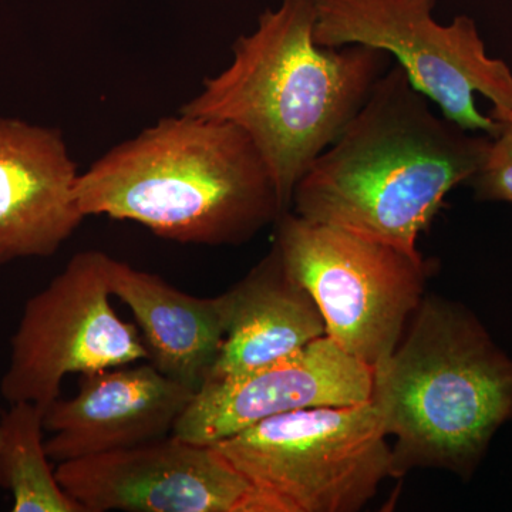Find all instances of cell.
<instances>
[{
	"label": "cell",
	"instance_id": "obj_1",
	"mask_svg": "<svg viewBox=\"0 0 512 512\" xmlns=\"http://www.w3.org/2000/svg\"><path fill=\"white\" fill-rule=\"evenodd\" d=\"M490 144L436 113L392 64L296 185L291 211L417 254L420 234L480 170Z\"/></svg>",
	"mask_w": 512,
	"mask_h": 512
},
{
	"label": "cell",
	"instance_id": "obj_2",
	"mask_svg": "<svg viewBox=\"0 0 512 512\" xmlns=\"http://www.w3.org/2000/svg\"><path fill=\"white\" fill-rule=\"evenodd\" d=\"M315 0H282L232 46L180 113L228 121L264 157L285 211L309 167L342 134L392 66L382 50L315 42Z\"/></svg>",
	"mask_w": 512,
	"mask_h": 512
},
{
	"label": "cell",
	"instance_id": "obj_3",
	"mask_svg": "<svg viewBox=\"0 0 512 512\" xmlns=\"http://www.w3.org/2000/svg\"><path fill=\"white\" fill-rule=\"evenodd\" d=\"M86 217L137 222L180 244L242 245L286 212L264 157L241 128L164 117L79 175Z\"/></svg>",
	"mask_w": 512,
	"mask_h": 512
},
{
	"label": "cell",
	"instance_id": "obj_4",
	"mask_svg": "<svg viewBox=\"0 0 512 512\" xmlns=\"http://www.w3.org/2000/svg\"><path fill=\"white\" fill-rule=\"evenodd\" d=\"M370 402L393 437V478L439 468L464 481L512 421V357L461 303L424 296Z\"/></svg>",
	"mask_w": 512,
	"mask_h": 512
},
{
	"label": "cell",
	"instance_id": "obj_5",
	"mask_svg": "<svg viewBox=\"0 0 512 512\" xmlns=\"http://www.w3.org/2000/svg\"><path fill=\"white\" fill-rule=\"evenodd\" d=\"M271 512H356L393 477L392 444L372 402L259 421L220 443Z\"/></svg>",
	"mask_w": 512,
	"mask_h": 512
},
{
	"label": "cell",
	"instance_id": "obj_6",
	"mask_svg": "<svg viewBox=\"0 0 512 512\" xmlns=\"http://www.w3.org/2000/svg\"><path fill=\"white\" fill-rule=\"evenodd\" d=\"M276 225L282 261L318 305L326 335L375 369L402 340L436 261L291 210Z\"/></svg>",
	"mask_w": 512,
	"mask_h": 512
},
{
	"label": "cell",
	"instance_id": "obj_7",
	"mask_svg": "<svg viewBox=\"0 0 512 512\" xmlns=\"http://www.w3.org/2000/svg\"><path fill=\"white\" fill-rule=\"evenodd\" d=\"M315 42L323 47L362 45L396 60L414 89L446 119L491 138L500 123L484 116L476 94L494 111H512V70L487 55L474 19L441 25L437 0H315Z\"/></svg>",
	"mask_w": 512,
	"mask_h": 512
},
{
	"label": "cell",
	"instance_id": "obj_8",
	"mask_svg": "<svg viewBox=\"0 0 512 512\" xmlns=\"http://www.w3.org/2000/svg\"><path fill=\"white\" fill-rule=\"evenodd\" d=\"M109 258L93 249L79 252L26 302L0 382L6 402L46 410L59 399L66 376L150 359L140 330L111 305Z\"/></svg>",
	"mask_w": 512,
	"mask_h": 512
},
{
	"label": "cell",
	"instance_id": "obj_9",
	"mask_svg": "<svg viewBox=\"0 0 512 512\" xmlns=\"http://www.w3.org/2000/svg\"><path fill=\"white\" fill-rule=\"evenodd\" d=\"M56 476L86 512H271L217 448L174 434L57 464Z\"/></svg>",
	"mask_w": 512,
	"mask_h": 512
},
{
	"label": "cell",
	"instance_id": "obj_10",
	"mask_svg": "<svg viewBox=\"0 0 512 512\" xmlns=\"http://www.w3.org/2000/svg\"><path fill=\"white\" fill-rule=\"evenodd\" d=\"M372 389V367L325 335L251 372L207 380L171 434L211 446L278 414L370 402Z\"/></svg>",
	"mask_w": 512,
	"mask_h": 512
},
{
	"label": "cell",
	"instance_id": "obj_11",
	"mask_svg": "<svg viewBox=\"0 0 512 512\" xmlns=\"http://www.w3.org/2000/svg\"><path fill=\"white\" fill-rule=\"evenodd\" d=\"M194 393L151 363L83 373L76 396L45 410L47 454L57 466L163 439Z\"/></svg>",
	"mask_w": 512,
	"mask_h": 512
},
{
	"label": "cell",
	"instance_id": "obj_12",
	"mask_svg": "<svg viewBox=\"0 0 512 512\" xmlns=\"http://www.w3.org/2000/svg\"><path fill=\"white\" fill-rule=\"evenodd\" d=\"M79 175L59 130L0 117V265L47 258L72 237L86 218Z\"/></svg>",
	"mask_w": 512,
	"mask_h": 512
},
{
	"label": "cell",
	"instance_id": "obj_13",
	"mask_svg": "<svg viewBox=\"0 0 512 512\" xmlns=\"http://www.w3.org/2000/svg\"><path fill=\"white\" fill-rule=\"evenodd\" d=\"M111 295L128 306L151 365L197 392L217 360L231 318V292L197 298L110 256Z\"/></svg>",
	"mask_w": 512,
	"mask_h": 512
},
{
	"label": "cell",
	"instance_id": "obj_14",
	"mask_svg": "<svg viewBox=\"0 0 512 512\" xmlns=\"http://www.w3.org/2000/svg\"><path fill=\"white\" fill-rule=\"evenodd\" d=\"M229 292L227 335L207 380L251 372L326 335L318 305L289 274L275 244Z\"/></svg>",
	"mask_w": 512,
	"mask_h": 512
},
{
	"label": "cell",
	"instance_id": "obj_15",
	"mask_svg": "<svg viewBox=\"0 0 512 512\" xmlns=\"http://www.w3.org/2000/svg\"><path fill=\"white\" fill-rule=\"evenodd\" d=\"M45 431L39 404L10 403L0 417V487L12 495V511L86 512L59 483Z\"/></svg>",
	"mask_w": 512,
	"mask_h": 512
},
{
	"label": "cell",
	"instance_id": "obj_16",
	"mask_svg": "<svg viewBox=\"0 0 512 512\" xmlns=\"http://www.w3.org/2000/svg\"><path fill=\"white\" fill-rule=\"evenodd\" d=\"M488 116L500 123V133L491 138L487 157L468 185L477 201L512 204V111L491 110Z\"/></svg>",
	"mask_w": 512,
	"mask_h": 512
}]
</instances>
